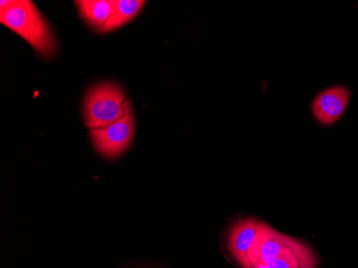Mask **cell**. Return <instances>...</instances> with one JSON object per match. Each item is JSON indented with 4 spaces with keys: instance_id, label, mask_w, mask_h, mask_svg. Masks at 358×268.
Returning a JSON list of instances; mask_svg holds the SVG:
<instances>
[{
    "instance_id": "obj_5",
    "label": "cell",
    "mask_w": 358,
    "mask_h": 268,
    "mask_svg": "<svg viewBox=\"0 0 358 268\" xmlns=\"http://www.w3.org/2000/svg\"><path fill=\"white\" fill-rule=\"evenodd\" d=\"M299 241V239L280 233L264 221L257 237V243L249 255L250 267L255 263L268 264L269 262L278 259L285 255L287 250L294 247Z\"/></svg>"
},
{
    "instance_id": "obj_6",
    "label": "cell",
    "mask_w": 358,
    "mask_h": 268,
    "mask_svg": "<svg viewBox=\"0 0 358 268\" xmlns=\"http://www.w3.org/2000/svg\"><path fill=\"white\" fill-rule=\"evenodd\" d=\"M351 92L345 86H334L320 92L313 102L311 111L315 120L323 126H331L347 110Z\"/></svg>"
},
{
    "instance_id": "obj_9",
    "label": "cell",
    "mask_w": 358,
    "mask_h": 268,
    "mask_svg": "<svg viewBox=\"0 0 358 268\" xmlns=\"http://www.w3.org/2000/svg\"><path fill=\"white\" fill-rule=\"evenodd\" d=\"M146 1L142 0H114L113 13L104 27L103 32L122 27L140 13Z\"/></svg>"
},
{
    "instance_id": "obj_1",
    "label": "cell",
    "mask_w": 358,
    "mask_h": 268,
    "mask_svg": "<svg viewBox=\"0 0 358 268\" xmlns=\"http://www.w3.org/2000/svg\"><path fill=\"white\" fill-rule=\"evenodd\" d=\"M0 22L25 39L42 58L48 59L57 53V44L51 28L31 1H1Z\"/></svg>"
},
{
    "instance_id": "obj_3",
    "label": "cell",
    "mask_w": 358,
    "mask_h": 268,
    "mask_svg": "<svg viewBox=\"0 0 358 268\" xmlns=\"http://www.w3.org/2000/svg\"><path fill=\"white\" fill-rule=\"evenodd\" d=\"M134 136V120L131 104L127 100L126 112L117 122L101 129L90 130L92 144L108 159L120 157L131 144Z\"/></svg>"
},
{
    "instance_id": "obj_2",
    "label": "cell",
    "mask_w": 358,
    "mask_h": 268,
    "mask_svg": "<svg viewBox=\"0 0 358 268\" xmlns=\"http://www.w3.org/2000/svg\"><path fill=\"white\" fill-rule=\"evenodd\" d=\"M126 94L113 83H102L90 88L84 100L85 124L90 130L110 126L126 112Z\"/></svg>"
},
{
    "instance_id": "obj_4",
    "label": "cell",
    "mask_w": 358,
    "mask_h": 268,
    "mask_svg": "<svg viewBox=\"0 0 358 268\" xmlns=\"http://www.w3.org/2000/svg\"><path fill=\"white\" fill-rule=\"evenodd\" d=\"M263 223L257 218H243L231 225L227 232V250L239 267L251 268L249 255L257 243Z\"/></svg>"
},
{
    "instance_id": "obj_7",
    "label": "cell",
    "mask_w": 358,
    "mask_h": 268,
    "mask_svg": "<svg viewBox=\"0 0 358 268\" xmlns=\"http://www.w3.org/2000/svg\"><path fill=\"white\" fill-rule=\"evenodd\" d=\"M319 259L310 246L299 239L285 255L267 264L268 268H317Z\"/></svg>"
},
{
    "instance_id": "obj_8",
    "label": "cell",
    "mask_w": 358,
    "mask_h": 268,
    "mask_svg": "<svg viewBox=\"0 0 358 268\" xmlns=\"http://www.w3.org/2000/svg\"><path fill=\"white\" fill-rule=\"evenodd\" d=\"M80 16L96 31L103 32L113 13L114 0H78L76 1Z\"/></svg>"
}]
</instances>
